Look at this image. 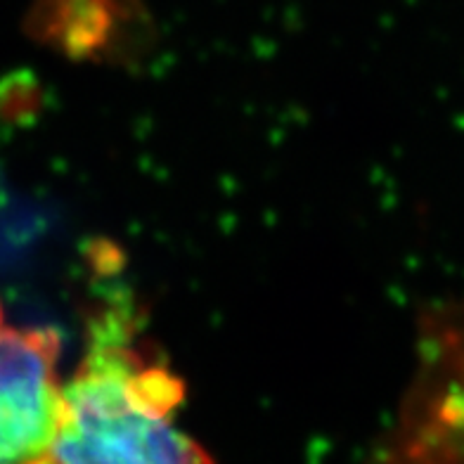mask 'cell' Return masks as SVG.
I'll return each mask as SVG.
<instances>
[{
	"label": "cell",
	"instance_id": "cell-1",
	"mask_svg": "<svg viewBox=\"0 0 464 464\" xmlns=\"http://www.w3.org/2000/svg\"><path fill=\"white\" fill-rule=\"evenodd\" d=\"M183 398V382L142 342L133 305H95L55 429L24 464H214L176 424Z\"/></svg>",
	"mask_w": 464,
	"mask_h": 464
},
{
	"label": "cell",
	"instance_id": "cell-2",
	"mask_svg": "<svg viewBox=\"0 0 464 464\" xmlns=\"http://www.w3.org/2000/svg\"><path fill=\"white\" fill-rule=\"evenodd\" d=\"M60 348L55 330L13 324L0 305V464H24L53 434Z\"/></svg>",
	"mask_w": 464,
	"mask_h": 464
},
{
	"label": "cell",
	"instance_id": "cell-3",
	"mask_svg": "<svg viewBox=\"0 0 464 464\" xmlns=\"http://www.w3.org/2000/svg\"><path fill=\"white\" fill-rule=\"evenodd\" d=\"M424 362L405 396L386 464H464V358L439 334L427 342Z\"/></svg>",
	"mask_w": 464,
	"mask_h": 464
}]
</instances>
